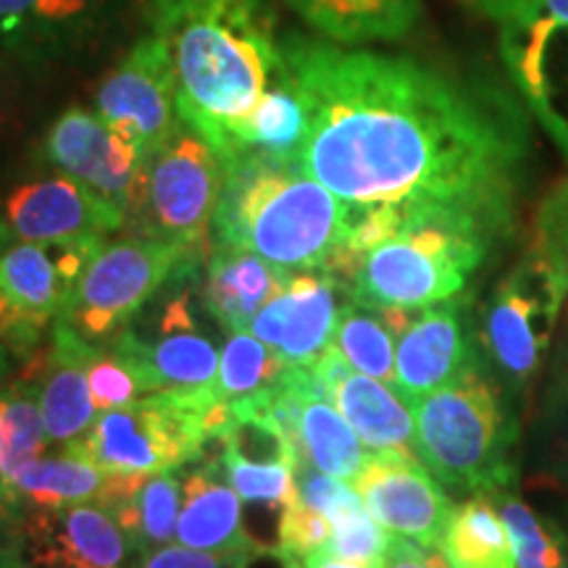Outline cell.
<instances>
[{"instance_id": "obj_49", "label": "cell", "mask_w": 568, "mask_h": 568, "mask_svg": "<svg viewBox=\"0 0 568 568\" xmlns=\"http://www.w3.org/2000/svg\"><path fill=\"white\" fill-rule=\"evenodd\" d=\"M6 539H11L9 531H0V542H6Z\"/></svg>"}, {"instance_id": "obj_25", "label": "cell", "mask_w": 568, "mask_h": 568, "mask_svg": "<svg viewBox=\"0 0 568 568\" xmlns=\"http://www.w3.org/2000/svg\"><path fill=\"white\" fill-rule=\"evenodd\" d=\"M318 38L337 45L400 40L422 17V0H284Z\"/></svg>"}, {"instance_id": "obj_28", "label": "cell", "mask_w": 568, "mask_h": 568, "mask_svg": "<svg viewBox=\"0 0 568 568\" xmlns=\"http://www.w3.org/2000/svg\"><path fill=\"white\" fill-rule=\"evenodd\" d=\"M293 364L261 343L251 329L232 332L222 355H219V372L213 389L226 406H253L264 403L284 385Z\"/></svg>"}, {"instance_id": "obj_13", "label": "cell", "mask_w": 568, "mask_h": 568, "mask_svg": "<svg viewBox=\"0 0 568 568\" xmlns=\"http://www.w3.org/2000/svg\"><path fill=\"white\" fill-rule=\"evenodd\" d=\"M11 542L27 568H134L130 537L103 503L34 508L17 516Z\"/></svg>"}, {"instance_id": "obj_32", "label": "cell", "mask_w": 568, "mask_h": 568, "mask_svg": "<svg viewBox=\"0 0 568 568\" xmlns=\"http://www.w3.org/2000/svg\"><path fill=\"white\" fill-rule=\"evenodd\" d=\"M88 382L98 414L130 406L140 397L155 393L142 366L111 343L95 345L88 364Z\"/></svg>"}, {"instance_id": "obj_10", "label": "cell", "mask_w": 568, "mask_h": 568, "mask_svg": "<svg viewBox=\"0 0 568 568\" xmlns=\"http://www.w3.org/2000/svg\"><path fill=\"white\" fill-rule=\"evenodd\" d=\"M500 55L524 101L568 155V0H537L500 24Z\"/></svg>"}, {"instance_id": "obj_21", "label": "cell", "mask_w": 568, "mask_h": 568, "mask_svg": "<svg viewBox=\"0 0 568 568\" xmlns=\"http://www.w3.org/2000/svg\"><path fill=\"white\" fill-rule=\"evenodd\" d=\"M113 0H0V55L53 63L88 48Z\"/></svg>"}, {"instance_id": "obj_45", "label": "cell", "mask_w": 568, "mask_h": 568, "mask_svg": "<svg viewBox=\"0 0 568 568\" xmlns=\"http://www.w3.org/2000/svg\"><path fill=\"white\" fill-rule=\"evenodd\" d=\"M13 355H17V351L6 339H0V387H6L11 382Z\"/></svg>"}, {"instance_id": "obj_34", "label": "cell", "mask_w": 568, "mask_h": 568, "mask_svg": "<svg viewBox=\"0 0 568 568\" xmlns=\"http://www.w3.org/2000/svg\"><path fill=\"white\" fill-rule=\"evenodd\" d=\"M537 447L542 471L568 481V364H550L537 418Z\"/></svg>"}, {"instance_id": "obj_12", "label": "cell", "mask_w": 568, "mask_h": 568, "mask_svg": "<svg viewBox=\"0 0 568 568\" xmlns=\"http://www.w3.org/2000/svg\"><path fill=\"white\" fill-rule=\"evenodd\" d=\"M201 261H190L176 272V290L166 295L153 316L151 332L130 324L109 343L142 366L155 393L161 389H201L216 382V343L197 326L193 308V280Z\"/></svg>"}, {"instance_id": "obj_27", "label": "cell", "mask_w": 568, "mask_h": 568, "mask_svg": "<svg viewBox=\"0 0 568 568\" xmlns=\"http://www.w3.org/2000/svg\"><path fill=\"white\" fill-rule=\"evenodd\" d=\"M439 550L450 568H516L508 529L489 495L456 506Z\"/></svg>"}, {"instance_id": "obj_40", "label": "cell", "mask_w": 568, "mask_h": 568, "mask_svg": "<svg viewBox=\"0 0 568 568\" xmlns=\"http://www.w3.org/2000/svg\"><path fill=\"white\" fill-rule=\"evenodd\" d=\"M382 568H450L439 548H426L414 539L395 537Z\"/></svg>"}, {"instance_id": "obj_17", "label": "cell", "mask_w": 568, "mask_h": 568, "mask_svg": "<svg viewBox=\"0 0 568 568\" xmlns=\"http://www.w3.org/2000/svg\"><path fill=\"white\" fill-rule=\"evenodd\" d=\"M477 366H485L477 326L468 324L466 308L456 297L414 308L397 332L395 387L410 406Z\"/></svg>"}, {"instance_id": "obj_41", "label": "cell", "mask_w": 568, "mask_h": 568, "mask_svg": "<svg viewBox=\"0 0 568 568\" xmlns=\"http://www.w3.org/2000/svg\"><path fill=\"white\" fill-rule=\"evenodd\" d=\"M0 339H6L17 355H27V353H34V347H38L40 337L34 335L21 322L17 308H13L9 297H6L3 287H0Z\"/></svg>"}, {"instance_id": "obj_4", "label": "cell", "mask_w": 568, "mask_h": 568, "mask_svg": "<svg viewBox=\"0 0 568 568\" xmlns=\"http://www.w3.org/2000/svg\"><path fill=\"white\" fill-rule=\"evenodd\" d=\"M487 366L418 397L416 453L447 489L493 495L516 479L518 416Z\"/></svg>"}, {"instance_id": "obj_46", "label": "cell", "mask_w": 568, "mask_h": 568, "mask_svg": "<svg viewBox=\"0 0 568 568\" xmlns=\"http://www.w3.org/2000/svg\"><path fill=\"white\" fill-rule=\"evenodd\" d=\"M0 568H27L24 560L19 558L17 548H13L11 539L0 542Z\"/></svg>"}, {"instance_id": "obj_35", "label": "cell", "mask_w": 568, "mask_h": 568, "mask_svg": "<svg viewBox=\"0 0 568 568\" xmlns=\"http://www.w3.org/2000/svg\"><path fill=\"white\" fill-rule=\"evenodd\" d=\"M222 466L230 485L247 506L287 508L297 497L295 464H255L224 450Z\"/></svg>"}, {"instance_id": "obj_33", "label": "cell", "mask_w": 568, "mask_h": 568, "mask_svg": "<svg viewBox=\"0 0 568 568\" xmlns=\"http://www.w3.org/2000/svg\"><path fill=\"white\" fill-rule=\"evenodd\" d=\"M329 524L332 535L326 539L324 548L318 550L322 556L382 568L389 552V545H393V535L368 514L364 503L337 514Z\"/></svg>"}, {"instance_id": "obj_11", "label": "cell", "mask_w": 568, "mask_h": 568, "mask_svg": "<svg viewBox=\"0 0 568 568\" xmlns=\"http://www.w3.org/2000/svg\"><path fill=\"white\" fill-rule=\"evenodd\" d=\"M95 111L142 155L161 148L182 124L172 61L153 30L134 40L98 84Z\"/></svg>"}, {"instance_id": "obj_23", "label": "cell", "mask_w": 568, "mask_h": 568, "mask_svg": "<svg viewBox=\"0 0 568 568\" xmlns=\"http://www.w3.org/2000/svg\"><path fill=\"white\" fill-rule=\"evenodd\" d=\"M174 542L205 552L243 556L253 545L243 521V497L226 479L222 458L197 460L184 474V495Z\"/></svg>"}, {"instance_id": "obj_43", "label": "cell", "mask_w": 568, "mask_h": 568, "mask_svg": "<svg viewBox=\"0 0 568 568\" xmlns=\"http://www.w3.org/2000/svg\"><path fill=\"white\" fill-rule=\"evenodd\" d=\"M550 364H568V295H566L564 311H560V324H558L556 345H552Z\"/></svg>"}, {"instance_id": "obj_7", "label": "cell", "mask_w": 568, "mask_h": 568, "mask_svg": "<svg viewBox=\"0 0 568 568\" xmlns=\"http://www.w3.org/2000/svg\"><path fill=\"white\" fill-rule=\"evenodd\" d=\"M222 184V153L182 122L172 138L142 159L124 232L209 255Z\"/></svg>"}, {"instance_id": "obj_15", "label": "cell", "mask_w": 568, "mask_h": 568, "mask_svg": "<svg viewBox=\"0 0 568 568\" xmlns=\"http://www.w3.org/2000/svg\"><path fill=\"white\" fill-rule=\"evenodd\" d=\"M42 159L55 172L80 182L126 222L145 155L124 134L111 130L101 113L84 105H69L48 126L42 138Z\"/></svg>"}, {"instance_id": "obj_47", "label": "cell", "mask_w": 568, "mask_h": 568, "mask_svg": "<svg viewBox=\"0 0 568 568\" xmlns=\"http://www.w3.org/2000/svg\"><path fill=\"white\" fill-rule=\"evenodd\" d=\"M6 122V105H3V88H0V130H3Z\"/></svg>"}, {"instance_id": "obj_30", "label": "cell", "mask_w": 568, "mask_h": 568, "mask_svg": "<svg viewBox=\"0 0 568 568\" xmlns=\"http://www.w3.org/2000/svg\"><path fill=\"white\" fill-rule=\"evenodd\" d=\"M355 372L395 385V345L397 335L382 308L355 303L347 297L335 332V343Z\"/></svg>"}, {"instance_id": "obj_14", "label": "cell", "mask_w": 568, "mask_h": 568, "mask_svg": "<svg viewBox=\"0 0 568 568\" xmlns=\"http://www.w3.org/2000/svg\"><path fill=\"white\" fill-rule=\"evenodd\" d=\"M124 216L55 169L0 190V245L84 243L124 232Z\"/></svg>"}, {"instance_id": "obj_22", "label": "cell", "mask_w": 568, "mask_h": 568, "mask_svg": "<svg viewBox=\"0 0 568 568\" xmlns=\"http://www.w3.org/2000/svg\"><path fill=\"white\" fill-rule=\"evenodd\" d=\"M92 351L95 345L55 322L51 345L45 353H40L34 376H38L40 408L51 447L80 443L95 424L98 408L92 403L88 382Z\"/></svg>"}, {"instance_id": "obj_36", "label": "cell", "mask_w": 568, "mask_h": 568, "mask_svg": "<svg viewBox=\"0 0 568 568\" xmlns=\"http://www.w3.org/2000/svg\"><path fill=\"white\" fill-rule=\"evenodd\" d=\"M529 251L539 255L568 287V176L537 205Z\"/></svg>"}, {"instance_id": "obj_5", "label": "cell", "mask_w": 568, "mask_h": 568, "mask_svg": "<svg viewBox=\"0 0 568 568\" xmlns=\"http://www.w3.org/2000/svg\"><path fill=\"white\" fill-rule=\"evenodd\" d=\"M230 416L232 408L213 385L161 389L98 414L80 443L105 477H151L197 464L209 445L224 435Z\"/></svg>"}, {"instance_id": "obj_20", "label": "cell", "mask_w": 568, "mask_h": 568, "mask_svg": "<svg viewBox=\"0 0 568 568\" xmlns=\"http://www.w3.org/2000/svg\"><path fill=\"white\" fill-rule=\"evenodd\" d=\"M103 240L0 245V287L27 329L42 337L59 322L71 290Z\"/></svg>"}, {"instance_id": "obj_18", "label": "cell", "mask_w": 568, "mask_h": 568, "mask_svg": "<svg viewBox=\"0 0 568 568\" xmlns=\"http://www.w3.org/2000/svg\"><path fill=\"white\" fill-rule=\"evenodd\" d=\"M343 295H351V287L329 268L290 272L284 287L253 318L251 332L287 364L311 368L335 343Z\"/></svg>"}, {"instance_id": "obj_42", "label": "cell", "mask_w": 568, "mask_h": 568, "mask_svg": "<svg viewBox=\"0 0 568 568\" xmlns=\"http://www.w3.org/2000/svg\"><path fill=\"white\" fill-rule=\"evenodd\" d=\"M474 11H479L481 17L497 21V24H506V21L521 17L524 11H529L537 0H466Z\"/></svg>"}, {"instance_id": "obj_39", "label": "cell", "mask_w": 568, "mask_h": 568, "mask_svg": "<svg viewBox=\"0 0 568 568\" xmlns=\"http://www.w3.org/2000/svg\"><path fill=\"white\" fill-rule=\"evenodd\" d=\"M243 556H232V552H205L184 548L180 542H169L163 548H155L151 552L138 556V566L134 568H240Z\"/></svg>"}, {"instance_id": "obj_29", "label": "cell", "mask_w": 568, "mask_h": 568, "mask_svg": "<svg viewBox=\"0 0 568 568\" xmlns=\"http://www.w3.org/2000/svg\"><path fill=\"white\" fill-rule=\"evenodd\" d=\"M182 495L184 474L180 468H169V471L151 474L130 497L109 506L138 556L174 542Z\"/></svg>"}, {"instance_id": "obj_1", "label": "cell", "mask_w": 568, "mask_h": 568, "mask_svg": "<svg viewBox=\"0 0 568 568\" xmlns=\"http://www.w3.org/2000/svg\"><path fill=\"white\" fill-rule=\"evenodd\" d=\"M308 132L301 166L347 216L466 219L500 237L514 222L521 122L406 55L284 34Z\"/></svg>"}, {"instance_id": "obj_44", "label": "cell", "mask_w": 568, "mask_h": 568, "mask_svg": "<svg viewBox=\"0 0 568 568\" xmlns=\"http://www.w3.org/2000/svg\"><path fill=\"white\" fill-rule=\"evenodd\" d=\"M301 566L303 568H374V566H364V564H353V560L322 556V552H314V556L301 560Z\"/></svg>"}, {"instance_id": "obj_16", "label": "cell", "mask_w": 568, "mask_h": 568, "mask_svg": "<svg viewBox=\"0 0 568 568\" xmlns=\"http://www.w3.org/2000/svg\"><path fill=\"white\" fill-rule=\"evenodd\" d=\"M353 487L389 535L439 548L456 506L422 460L400 453H372Z\"/></svg>"}, {"instance_id": "obj_38", "label": "cell", "mask_w": 568, "mask_h": 568, "mask_svg": "<svg viewBox=\"0 0 568 568\" xmlns=\"http://www.w3.org/2000/svg\"><path fill=\"white\" fill-rule=\"evenodd\" d=\"M332 535L329 518L318 514V510L303 506L301 500L290 503L282 514V529H280V550L284 556L295 558L297 564L308 556H314L326 545Z\"/></svg>"}, {"instance_id": "obj_26", "label": "cell", "mask_w": 568, "mask_h": 568, "mask_svg": "<svg viewBox=\"0 0 568 568\" xmlns=\"http://www.w3.org/2000/svg\"><path fill=\"white\" fill-rule=\"evenodd\" d=\"M105 474L92 464L82 443L45 450L21 466L9 487V508L13 521L19 514L34 508H61L71 503L98 500Z\"/></svg>"}, {"instance_id": "obj_9", "label": "cell", "mask_w": 568, "mask_h": 568, "mask_svg": "<svg viewBox=\"0 0 568 568\" xmlns=\"http://www.w3.org/2000/svg\"><path fill=\"white\" fill-rule=\"evenodd\" d=\"M209 255L126 232L119 240H103L71 290L59 322L92 345L109 343L184 264Z\"/></svg>"}, {"instance_id": "obj_37", "label": "cell", "mask_w": 568, "mask_h": 568, "mask_svg": "<svg viewBox=\"0 0 568 568\" xmlns=\"http://www.w3.org/2000/svg\"><path fill=\"white\" fill-rule=\"evenodd\" d=\"M295 489L297 500H301L303 506L318 510V514L329 518V521L337 514H343V510L364 503L351 481L329 477V474L311 466L308 460H297L295 464Z\"/></svg>"}, {"instance_id": "obj_31", "label": "cell", "mask_w": 568, "mask_h": 568, "mask_svg": "<svg viewBox=\"0 0 568 568\" xmlns=\"http://www.w3.org/2000/svg\"><path fill=\"white\" fill-rule=\"evenodd\" d=\"M489 497L508 529L516 568H568V539L550 518L539 516L510 487Z\"/></svg>"}, {"instance_id": "obj_24", "label": "cell", "mask_w": 568, "mask_h": 568, "mask_svg": "<svg viewBox=\"0 0 568 568\" xmlns=\"http://www.w3.org/2000/svg\"><path fill=\"white\" fill-rule=\"evenodd\" d=\"M287 274L251 251L213 245L201 276L205 314L230 335L251 329L261 308L284 287Z\"/></svg>"}, {"instance_id": "obj_8", "label": "cell", "mask_w": 568, "mask_h": 568, "mask_svg": "<svg viewBox=\"0 0 568 568\" xmlns=\"http://www.w3.org/2000/svg\"><path fill=\"white\" fill-rule=\"evenodd\" d=\"M566 295L568 287L560 276L527 251L481 305L477 324L481 361L510 397L527 400L542 376Z\"/></svg>"}, {"instance_id": "obj_2", "label": "cell", "mask_w": 568, "mask_h": 568, "mask_svg": "<svg viewBox=\"0 0 568 568\" xmlns=\"http://www.w3.org/2000/svg\"><path fill=\"white\" fill-rule=\"evenodd\" d=\"M172 61L182 122L232 151L266 95L290 80L268 0H161L151 11Z\"/></svg>"}, {"instance_id": "obj_19", "label": "cell", "mask_w": 568, "mask_h": 568, "mask_svg": "<svg viewBox=\"0 0 568 568\" xmlns=\"http://www.w3.org/2000/svg\"><path fill=\"white\" fill-rule=\"evenodd\" d=\"M311 374L368 450L418 458L414 406L395 385L355 372L335 345L311 366Z\"/></svg>"}, {"instance_id": "obj_48", "label": "cell", "mask_w": 568, "mask_h": 568, "mask_svg": "<svg viewBox=\"0 0 568 568\" xmlns=\"http://www.w3.org/2000/svg\"><path fill=\"white\" fill-rule=\"evenodd\" d=\"M142 3H145V6H148V11H153V9H155V6H159V3H161V0H142Z\"/></svg>"}, {"instance_id": "obj_3", "label": "cell", "mask_w": 568, "mask_h": 568, "mask_svg": "<svg viewBox=\"0 0 568 568\" xmlns=\"http://www.w3.org/2000/svg\"><path fill=\"white\" fill-rule=\"evenodd\" d=\"M222 161L213 245L251 251L284 272L358 264L345 251V205L301 161L251 151Z\"/></svg>"}, {"instance_id": "obj_6", "label": "cell", "mask_w": 568, "mask_h": 568, "mask_svg": "<svg viewBox=\"0 0 568 568\" xmlns=\"http://www.w3.org/2000/svg\"><path fill=\"white\" fill-rule=\"evenodd\" d=\"M495 240L466 219H416L358 261L351 297L372 308H426L453 301Z\"/></svg>"}]
</instances>
